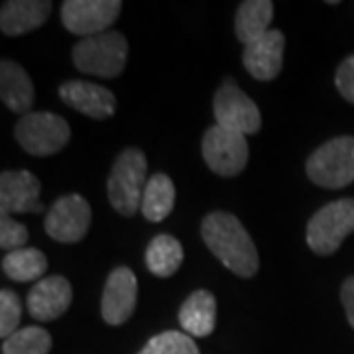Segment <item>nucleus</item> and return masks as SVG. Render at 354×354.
Masks as SVG:
<instances>
[{
  "label": "nucleus",
  "mask_w": 354,
  "mask_h": 354,
  "mask_svg": "<svg viewBox=\"0 0 354 354\" xmlns=\"http://www.w3.org/2000/svg\"><path fill=\"white\" fill-rule=\"evenodd\" d=\"M341 299L342 305H344V311H346V319L354 329V276L344 279L341 288Z\"/></svg>",
  "instance_id": "nucleus-28"
},
{
  "label": "nucleus",
  "mask_w": 354,
  "mask_h": 354,
  "mask_svg": "<svg viewBox=\"0 0 354 354\" xmlns=\"http://www.w3.org/2000/svg\"><path fill=\"white\" fill-rule=\"evenodd\" d=\"M183 264V246L171 234L153 236L146 248V268L156 278H171Z\"/></svg>",
  "instance_id": "nucleus-21"
},
{
  "label": "nucleus",
  "mask_w": 354,
  "mask_h": 354,
  "mask_svg": "<svg viewBox=\"0 0 354 354\" xmlns=\"http://www.w3.org/2000/svg\"><path fill=\"white\" fill-rule=\"evenodd\" d=\"M138 354H201L193 337L181 330H164L144 344Z\"/></svg>",
  "instance_id": "nucleus-24"
},
{
  "label": "nucleus",
  "mask_w": 354,
  "mask_h": 354,
  "mask_svg": "<svg viewBox=\"0 0 354 354\" xmlns=\"http://www.w3.org/2000/svg\"><path fill=\"white\" fill-rule=\"evenodd\" d=\"M14 136L24 152L36 158H48L62 152L71 138V128L64 116L53 113L24 114L16 127Z\"/></svg>",
  "instance_id": "nucleus-6"
},
{
  "label": "nucleus",
  "mask_w": 354,
  "mask_h": 354,
  "mask_svg": "<svg viewBox=\"0 0 354 354\" xmlns=\"http://www.w3.org/2000/svg\"><path fill=\"white\" fill-rule=\"evenodd\" d=\"M73 64L87 75L114 79L122 75L128 59V39L124 34L109 30L93 38L81 39L71 51Z\"/></svg>",
  "instance_id": "nucleus-3"
},
{
  "label": "nucleus",
  "mask_w": 354,
  "mask_h": 354,
  "mask_svg": "<svg viewBox=\"0 0 354 354\" xmlns=\"http://www.w3.org/2000/svg\"><path fill=\"white\" fill-rule=\"evenodd\" d=\"M91 205L85 197L71 193L64 195L50 207L46 213L44 228L48 236L62 244H75L83 241L91 227Z\"/></svg>",
  "instance_id": "nucleus-10"
},
{
  "label": "nucleus",
  "mask_w": 354,
  "mask_h": 354,
  "mask_svg": "<svg viewBox=\"0 0 354 354\" xmlns=\"http://www.w3.org/2000/svg\"><path fill=\"white\" fill-rule=\"evenodd\" d=\"M53 4L50 0H8L0 10V30L4 36H24L48 22Z\"/></svg>",
  "instance_id": "nucleus-16"
},
{
  "label": "nucleus",
  "mask_w": 354,
  "mask_h": 354,
  "mask_svg": "<svg viewBox=\"0 0 354 354\" xmlns=\"http://www.w3.org/2000/svg\"><path fill=\"white\" fill-rule=\"evenodd\" d=\"M216 127H223L230 132H239L242 136L256 134L262 128V116L256 102L242 91L232 77H227L218 87L213 99Z\"/></svg>",
  "instance_id": "nucleus-7"
},
{
  "label": "nucleus",
  "mask_w": 354,
  "mask_h": 354,
  "mask_svg": "<svg viewBox=\"0 0 354 354\" xmlns=\"http://www.w3.org/2000/svg\"><path fill=\"white\" fill-rule=\"evenodd\" d=\"M335 85L342 97L354 104V55H348L337 69Z\"/></svg>",
  "instance_id": "nucleus-27"
},
{
  "label": "nucleus",
  "mask_w": 354,
  "mask_h": 354,
  "mask_svg": "<svg viewBox=\"0 0 354 354\" xmlns=\"http://www.w3.org/2000/svg\"><path fill=\"white\" fill-rule=\"evenodd\" d=\"M22 301L12 290L0 291V337L8 339L20 329Z\"/></svg>",
  "instance_id": "nucleus-25"
},
{
  "label": "nucleus",
  "mask_w": 354,
  "mask_h": 354,
  "mask_svg": "<svg viewBox=\"0 0 354 354\" xmlns=\"http://www.w3.org/2000/svg\"><path fill=\"white\" fill-rule=\"evenodd\" d=\"M179 323L185 335L205 339L216 327V299L211 291L197 290L179 307Z\"/></svg>",
  "instance_id": "nucleus-18"
},
{
  "label": "nucleus",
  "mask_w": 354,
  "mask_h": 354,
  "mask_svg": "<svg viewBox=\"0 0 354 354\" xmlns=\"http://www.w3.org/2000/svg\"><path fill=\"white\" fill-rule=\"evenodd\" d=\"M120 12V0H65L62 4V22L71 34L93 38L109 32Z\"/></svg>",
  "instance_id": "nucleus-9"
},
{
  "label": "nucleus",
  "mask_w": 354,
  "mask_h": 354,
  "mask_svg": "<svg viewBox=\"0 0 354 354\" xmlns=\"http://www.w3.org/2000/svg\"><path fill=\"white\" fill-rule=\"evenodd\" d=\"M274 18V2L270 0H246L236 10L234 18V32L236 38L244 46H250L256 39L266 36L272 28Z\"/></svg>",
  "instance_id": "nucleus-19"
},
{
  "label": "nucleus",
  "mask_w": 354,
  "mask_h": 354,
  "mask_svg": "<svg viewBox=\"0 0 354 354\" xmlns=\"http://www.w3.org/2000/svg\"><path fill=\"white\" fill-rule=\"evenodd\" d=\"M28 239V228L22 223L14 221L10 215H0V248H4L6 252L26 248Z\"/></svg>",
  "instance_id": "nucleus-26"
},
{
  "label": "nucleus",
  "mask_w": 354,
  "mask_h": 354,
  "mask_svg": "<svg viewBox=\"0 0 354 354\" xmlns=\"http://www.w3.org/2000/svg\"><path fill=\"white\" fill-rule=\"evenodd\" d=\"M283 48H286L283 32L272 28L266 36L256 39L250 46H244L242 64L256 81H272L281 71Z\"/></svg>",
  "instance_id": "nucleus-14"
},
{
  "label": "nucleus",
  "mask_w": 354,
  "mask_h": 354,
  "mask_svg": "<svg viewBox=\"0 0 354 354\" xmlns=\"http://www.w3.org/2000/svg\"><path fill=\"white\" fill-rule=\"evenodd\" d=\"M176 205V185L165 174H153L142 197V215L150 223H162L171 215Z\"/></svg>",
  "instance_id": "nucleus-20"
},
{
  "label": "nucleus",
  "mask_w": 354,
  "mask_h": 354,
  "mask_svg": "<svg viewBox=\"0 0 354 354\" xmlns=\"http://www.w3.org/2000/svg\"><path fill=\"white\" fill-rule=\"evenodd\" d=\"M73 288L64 276H48L34 283L26 297V307L32 319L39 323L55 321L71 307Z\"/></svg>",
  "instance_id": "nucleus-12"
},
{
  "label": "nucleus",
  "mask_w": 354,
  "mask_h": 354,
  "mask_svg": "<svg viewBox=\"0 0 354 354\" xmlns=\"http://www.w3.org/2000/svg\"><path fill=\"white\" fill-rule=\"evenodd\" d=\"M41 183L32 171H2L0 176V215L44 213L39 203Z\"/></svg>",
  "instance_id": "nucleus-13"
},
{
  "label": "nucleus",
  "mask_w": 354,
  "mask_h": 354,
  "mask_svg": "<svg viewBox=\"0 0 354 354\" xmlns=\"http://www.w3.org/2000/svg\"><path fill=\"white\" fill-rule=\"evenodd\" d=\"M59 99L95 120H106L116 113V97L109 88L88 81H67L59 87Z\"/></svg>",
  "instance_id": "nucleus-15"
},
{
  "label": "nucleus",
  "mask_w": 354,
  "mask_h": 354,
  "mask_svg": "<svg viewBox=\"0 0 354 354\" xmlns=\"http://www.w3.org/2000/svg\"><path fill=\"white\" fill-rule=\"evenodd\" d=\"M148 185V158L138 148H127L118 153L106 181L109 203L118 215L132 216L142 207Z\"/></svg>",
  "instance_id": "nucleus-2"
},
{
  "label": "nucleus",
  "mask_w": 354,
  "mask_h": 354,
  "mask_svg": "<svg viewBox=\"0 0 354 354\" xmlns=\"http://www.w3.org/2000/svg\"><path fill=\"white\" fill-rule=\"evenodd\" d=\"M48 270V258L46 254L38 250V248H18L12 252H6L2 258V272L6 278L18 283H26V281H39L44 279L41 276Z\"/></svg>",
  "instance_id": "nucleus-22"
},
{
  "label": "nucleus",
  "mask_w": 354,
  "mask_h": 354,
  "mask_svg": "<svg viewBox=\"0 0 354 354\" xmlns=\"http://www.w3.org/2000/svg\"><path fill=\"white\" fill-rule=\"evenodd\" d=\"M354 232V199H339L321 207L309 218L305 241L319 256H330L341 248L342 241Z\"/></svg>",
  "instance_id": "nucleus-5"
},
{
  "label": "nucleus",
  "mask_w": 354,
  "mask_h": 354,
  "mask_svg": "<svg viewBox=\"0 0 354 354\" xmlns=\"http://www.w3.org/2000/svg\"><path fill=\"white\" fill-rule=\"evenodd\" d=\"M0 97L2 102L16 114H30L34 106V83L22 65L10 59L0 62Z\"/></svg>",
  "instance_id": "nucleus-17"
},
{
  "label": "nucleus",
  "mask_w": 354,
  "mask_h": 354,
  "mask_svg": "<svg viewBox=\"0 0 354 354\" xmlns=\"http://www.w3.org/2000/svg\"><path fill=\"white\" fill-rule=\"evenodd\" d=\"M307 177L325 189H342L354 181V136H339L319 146L305 162Z\"/></svg>",
  "instance_id": "nucleus-4"
},
{
  "label": "nucleus",
  "mask_w": 354,
  "mask_h": 354,
  "mask_svg": "<svg viewBox=\"0 0 354 354\" xmlns=\"http://www.w3.org/2000/svg\"><path fill=\"white\" fill-rule=\"evenodd\" d=\"M138 301V279L128 266H118L109 274L101 299L102 321L120 327L132 317Z\"/></svg>",
  "instance_id": "nucleus-11"
},
{
  "label": "nucleus",
  "mask_w": 354,
  "mask_h": 354,
  "mask_svg": "<svg viewBox=\"0 0 354 354\" xmlns=\"http://www.w3.org/2000/svg\"><path fill=\"white\" fill-rule=\"evenodd\" d=\"M51 335L44 327H22L2 341V354H50Z\"/></svg>",
  "instance_id": "nucleus-23"
},
{
  "label": "nucleus",
  "mask_w": 354,
  "mask_h": 354,
  "mask_svg": "<svg viewBox=\"0 0 354 354\" xmlns=\"http://www.w3.org/2000/svg\"><path fill=\"white\" fill-rule=\"evenodd\" d=\"M201 152L209 169L221 177H236L248 164L246 136L216 124L205 132Z\"/></svg>",
  "instance_id": "nucleus-8"
},
{
  "label": "nucleus",
  "mask_w": 354,
  "mask_h": 354,
  "mask_svg": "<svg viewBox=\"0 0 354 354\" xmlns=\"http://www.w3.org/2000/svg\"><path fill=\"white\" fill-rule=\"evenodd\" d=\"M201 236L207 248L239 278L250 279L260 268L252 236L241 221L230 213L215 211L203 218Z\"/></svg>",
  "instance_id": "nucleus-1"
}]
</instances>
